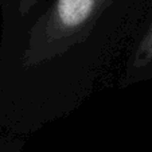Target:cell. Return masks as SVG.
I'll list each match as a JSON object with an SVG mask.
<instances>
[{"label": "cell", "instance_id": "2", "mask_svg": "<svg viewBox=\"0 0 152 152\" xmlns=\"http://www.w3.org/2000/svg\"><path fill=\"white\" fill-rule=\"evenodd\" d=\"M152 61V24L144 38L141 39L137 50L135 53V59L133 65L135 66H145Z\"/></svg>", "mask_w": 152, "mask_h": 152}, {"label": "cell", "instance_id": "3", "mask_svg": "<svg viewBox=\"0 0 152 152\" xmlns=\"http://www.w3.org/2000/svg\"><path fill=\"white\" fill-rule=\"evenodd\" d=\"M39 0H18V8L22 15H26Z\"/></svg>", "mask_w": 152, "mask_h": 152}, {"label": "cell", "instance_id": "1", "mask_svg": "<svg viewBox=\"0 0 152 152\" xmlns=\"http://www.w3.org/2000/svg\"><path fill=\"white\" fill-rule=\"evenodd\" d=\"M112 0H55L31 35L26 63L59 54L82 39Z\"/></svg>", "mask_w": 152, "mask_h": 152}]
</instances>
